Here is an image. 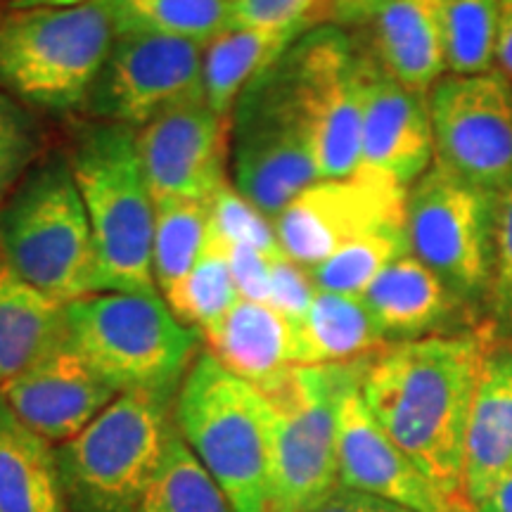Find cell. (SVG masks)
I'll return each mask as SVG.
<instances>
[{"label":"cell","instance_id":"obj_13","mask_svg":"<svg viewBox=\"0 0 512 512\" xmlns=\"http://www.w3.org/2000/svg\"><path fill=\"white\" fill-rule=\"evenodd\" d=\"M434 162L477 188L512 183V86L498 72L448 74L432 86Z\"/></svg>","mask_w":512,"mask_h":512},{"label":"cell","instance_id":"obj_30","mask_svg":"<svg viewBox=\"0 0 512 512\" xmlns=\"http://www.w3.org/2000/svg\"><path fill=\"white\" fill-rule=\"evenodd\" d=\"M406 254H411L406 226H389L349 242L323 264L309 268V275L320 292L361 297L384 268Z\"/></svg>","mask_w":512,"mask_h":512},{"label":"cell","instance_id":"obj_21","mask_svg":"<svg viewBox=\"0 0 512 512\" xmlns=\"http://www.w3.org/2000/svg\"><path fill=\"white\" fill-rule=\"evenodd\" d=\"M446 0H384L377 5L356 46L389 76L415 93H430L444 79Z\"/></svg>","mask_w":512,"mask_h":512},{"label":"cell","instance_id":"obj_15","mask_svg":"<svg viewBox=\"0 0 512 512\" xmlns=\"http://www.w3.org/2000/svg\"><path fill=\"white\" fill-rule=\"evenodd\" d=\"M136 145L155 204L209 202L228 183V121L204 98L157 114L138 128Z\"/></svg>","mask_w":512,"mask_h":512},{"label":"cell","instance_id":"obj_29","mask_svg":"<svg viewBox=\"0 0 512 512\" xmlns=\"http://www.w3.org/2000/svg\"><path fill=\"white\" fill-rule=\"evenodd\" d=\"M176 425V422H174ZM136 512H235L233 505L190 451L178 430L166 444L150 489Z\"/></svg>","mask_w":512,"mask_h":512},{"label":"cell","instance_id":"obj_9","mask_svg":"<svg viewBox=\"0 0 512 512\" xmlns=\"http://www.w3.org/2000/svg\"><path fill=\"white\" fill-rule=\"evenodd\" d=\"M228 164L233 188L268 219L309 185L323 181L306 131L278 62L242 91L228 124Z\"/></svg>","mask_w":512,"mask_h":512},{"label":"cell","instance_id":"obj_31","mask_svg":"<svg viewBox=\"0 0 512 512\" xmlns=\"http://www.w3.org/2000/svg\"><path fill=\"white\" fill-rule=\"evenodd\" d=\"M169 309L188 328L202 335L204 330L226 316L240 302V292L230 273L228 252L219 242L207 240V247L192 271L176 290L164 297Z\"/></svg>","mask_w":512,"mask_h":512},{"label":"cell","instance_id":"obj_43","mask_svg":"<svg viewBox=\"0 0 512 512\" xmlns=\"http://www.w3.org/2000/svg\"><path fill=\"white\" fill-rule=\"evenodd\" d=\"M81 3L88 0H5V8H67Z\"/></svg>","mask_w":512,"mask_h":512},{"label":"cell","instance_id":"obj_34","mask_svg":"<svg viewBox=\"0 0 512 512\" xmlns=\"http://www.w3.org/2000/svg\"><path fill=\"white\" fill-rule=\"evenodd\" d=\"M43 155V133L34 114L0 91V202Z\"/></svg>","mask_w":512,"mask_h":512},{"label":"cell","instance_id":"obj_42","mask_svg":"<svg viewBox=\"0 0 512 512\" xmlns=\"http://www.w3.org/2000/svg\"><path fill=\"white\" fill-rule=\"evenodd\" d=\"M472 512H512V470Z\"/></svg>","mask_w":512,"mask_h":512},{"label":"cell","instance_id":"obj_16","mask_svg":"<svg viewBox=\"0 0 512 512\" xmlns=\"http://www.w3.org/2000/svg\"><path fill=\"white\" fill-rule=\"evenodd\" d=\"M358 48V46H356ZM361 79V164L358 171L413 185L432 166L430 93H415L358 48Z\"/></svg>","mask_w":512,"mask_h":512},{"label":"cell","instance_id":"obj_40","mask_svg":"<svg viewBox=\"0 0 512 512\" xmlns=\"http://www.w3.org/2000/svg\"><path fill=\"white\" fill-rule=\"evenodd\" d=\"M496 72L512 86V0H498Z\"/></svg>","mask_w":512,"mask_h":512},{"label":"cell","instance_id":"obj_17","mask_svg":"<svg viewBox=\"0 0 512 512\" xmlns=\"http://www.w3.org/2000/svg\"><path fill=\"white\" fill-rule=\"evenodd\" d=\"M363 368L347 382L337 403L339 484L387 498L415 512H453L430 477L384 434L368 411L361 396Z\"/></svg>","mask_w":512,"mask_h":512},{"label":"cell","instance_id":"obj_24","mask_svg":"<svg viewBox=\"0 0 512 512\" xmlns=\"http://www.w3.org/2000/svg\"><path fill=\"white\" fill-rule=\"evenodd\" d=\"M0 512H69L50 441L0 394Z\"/></svg>","mask_w":512,"mask_h":512},{"label":"cell","instance_id":"obj_20","mask_svg":"<svg viewBox=\"0 0 512 512\" xmlns=\"http://www.w3.org/2000/svg\"><path fill=\"white\" fill-rule=\"evenodd\" d=\"M512 470V339H494L479 366L465 432L463 508L472 512Z\"/></svg>","mask_w":512,"mask_h":512},{"label":"cell","instance_id":"obj_18","mask_svg":"<svg viewBox=\"0 0 512 512\" xmlns=\"http://www.w3.org/2000/svg\"><path fill=\"white\" fill-rule=\"evenodd\" d=\"M0 394L19 418L50 444L74 439L119 396L69 342L5 384Z\"/></svg>","mask_w":512,"mask_h":512},{"label":"cell","instance_id":"obj_23","mask_svg":"<svg viewBox=\"0 0 512 512\" xmlns=\"http://www.w3.org/2000/svg\"><path fill=\"white\" fill-rule=\"evenodd\" d=\"M67 342V304L0 261V389Z\"/></svg>","mask_w":512,"mask_h":512},{"label":"cell","instance_id":"obj_4","mask_svg":"<svg viewBox=\"0 0 512 512\" xmlns=\"http://www.w3.org/2000/svg\"><path fill=\"white\" fill-rule=\"evenodd\" d=\"M0 261L64 304L98 292L91 223L67 152H46L0 202Z\"/></svg>","mask_w":512,"mask_h":512},{"label":"cell","instance_id":"obj_6","mask_svg":"<svg viewBox=\"0 0 512 512\" xmlns=\"http://www.w3.org/2000/svg\"><path fill=\"white\" fill-rule=\"evenodd\" d=\"M169 392H124L55 448L69 512H136L174 434Z\"/></svg>","mask_w":512,"mask_h":512},{"label":"cell","instance_id":"obj_27","mask_svg":"<svg viewBox=\"0 0 512 512\" xmlns=\"http://www.w3.org/2000/svg\"><path fill=\"white\" fill-rule=\"evenodd\" d=\"M117 34H157L207 43L226 29L230 0H107Z\"/></svg>","mask_w":512,"mask_h":512},{"label":"cell","instance_id":"obj_35","mask_svg":"<svg viewBox=\"0 0 512 512\" xmlns=\"http://www.w3.org/2000/svg\"><path fill=\"white\" fill-rule=\"evenodd\" d=\"M330 22V0H230L226 27L306 31Z\"/></svg>","mask_w":512,"mask_h":512},{"label":"cell","instance_id":"obj_41","mask_svg":"<svg viewBox=\"0 0 512 512\" xmlns=\"http://www.w3.org/2000/svg\"><path fill=\"white\" fill-rule=\"evenodd\" d=\"M384 0H330V22L339 24H351L358 27L366 19L373 15L377 5H382Z\"/></svg>","mask_w":512,"mask_h":512},{"label":"cell","instance_id":"obj_39","mask_svg":"<svg viewBox=\"0 0 512 512\" xmlns=\"http://www.w3.org/2000/svg\"><path fill=\"white\" fill-rule=\"evenodd\" d=\"M313 512H415L411 508H403L399 503L387 501V498L363 494V491L347 489L339 484L332 494L325 498Z\"/></svg>","mask_w":512,"mask_h":512},{"label":"cell","instance_id":"obj_7","mask_svg":"<svg viewBox=\"0 0 512 512\" xmlns=\"http://www.w3.org/2000/svg\"><path fill=\"white\" fill-rule=\"evenodd\" d=\"M69 347L124 392L181 387L202 335L176 318L159 294L98 292L67 304Z\"/></svg>","mask_w":512,"mask_h":512},{"label":"cell","instance_id":"obj_25","mask_svg":"<svg viewBox=\"0 0 512 512\" xmlns=\"http://www.w3.org/2000/svg\"><path fill=\"white\" fill-rule=\"evenodd\" d=\"M297 366H342L373 356L389 344L361 297L320 292L294 323Z\"/></svg>","mask_w":512,"mask_h":512},{"label":"cell","instance_id":"obj_32","mask_svg":"<svg viewBox=\"0 0 512 512\" xmlns=\"http://www.w3.org/2000/svg\"><path fill=\"white\" fill-rule=\"evenodd\" d=\"M498 0H446L444 57L453 76L496 72Z\"/></svg>","mask_w":512,"mask_h":512},{"label":"cell","instance_id":"obj_33","mask_svg":"<svg viewBox=\"0 0 512 512\" xmlns=\"http://www.w3.org/2000/svg\"><path fill=\"white\" fill-rule=\"evenodd\" d=\"M209 238L219 242L223 249L249 245L271 259L283 256L273 219H268L264 211L254 207L230 183H223L209 200Z\"/></svg>","mask_w":512,"mask_h":512},{"label":"cell","instance_id":"obj_36","mask_svg":"<svg viewBox=\"0 0 512 512\" xmlns=\"http://www.w3.org/2000/svg\"><path fill=\"white\" fill-rule=\"evenodd\" d=\"M486 311L496 335L512 330V183L496 195L494 252H491Z\"/></svg>","mask_w":512,"mask_h":512},{"label":"cell","instance_id":"obj_5","mask_svg":"<svg viewBox=\"0 0 512 512\" xmlns=\"http://www.w3.org/2000/svg\"><path fill=\"white\" fill-rule=\"evenodd\" d=\"M117 29L107 0L67 8H5L0 91L50 114L83 112Z\"/></svg>","mask_w":512,"mask_h":512},{"label":"cell","instance_id":"obj_19","mask_svg":"<svg viewBox=\"0 0 512 512\" xmlns=\"http://www.w3.org/2000/svg\"><path fill=\"white\" fill-rule=\"evenodd\" d=\"M370 316L387 342L458 335L460 325H477V311L448 290L444 280L432 273L413 254L389 264L361 294Z\"/></svg>","mask_w":512,"mask_h":512},{"label":"cell","instance_id":"obj_2","mask_svg":"<svg viewBox=\"0 0 512 512\" xmlns=\"http://www.w3.org/2000/svg\"><path fill=\"white\" fill-rule=\"evenodd\" d=\"M67 157L91 223L98 292L159 294L152 271L155 200L140 166L136 128L83 119Z\"/></svg>","mask_w":512,"mask_h":512},{"label":"cell","instance_id":"obj_12","mask_svg":"<svg viewBox=\"0 0 512 512\" xmlns=\"http://www.w3.org/2000/svg\"><path fill=\"white\" fill-rule=\"evenodd\" d=\"M202 60L204 46L188 38L117 34L81 114L138 131L157 114L204 98Z\"/></svg>","mask_w":512,"mask_h":512},{"label":"cell","instance_id":"obj_38","mask_svg":"<svg viewBox=\"0 0 512 512\" xmlns=\"http://www.w3.org/2000/svg\"><path fill=\"white\" fill-rule=\"evenodd\" d=\"M226 252H228L230 273H233L240 299L268 304V297H271V266H273L271 256L249 245H233L228 247Z\"/></svg>","mask_w":512,"mask_h":512},{"label":"cell","instance_id":"obj_37","mask_svg":"<svg viewBox=\"0 0 512 512\" xmlns=\"http://www.w3.org/2000/svg\"><path fill=\"white\" fill-rule=\"evenodd\" d=\"M316 297V285H313L309 268L299 266L290 256H278L271 266V297L268 304L280 311L290 323H299L304 313Z\"/></svg>","mask_w":512,"mask_h":512},{"label":"cell","instance_id":"obj_11","mask_svg":"<svg viewBox=\"0 0 512 512\" xmlns=\"http://www.w3.org/2000/svg\"><path fill=\"white\" fill-rule=\"evenodd\" d=\"M278 69L311 136L320 176L356 174L361 164V79L354 38L337 24H320L285 50Z\"/></svg>","mask_w":512,"mask_h":512},{"label":"cell","instance_id":"obj_28","mask_svg":"<svg viewBox=\"0 0 512 512\" xmlns=\"http://www.w3.org/2000/svg\"><path fill=\"white\" fill-rule=\"evenodd\" d=\"M209 240V202L174 200L155 204L152 271L162 297L195 268Z\"/></svg>","mask_w":512,"mask_h":512},{"label":"cell","instance_id":"obj_1","mask_svg":"<svg viewBox=\"0 0 512 512\" xmlns=\"http://www.w3.org/2000/svg\"><path fill=\"white\" fill-rule=\"evenodd\" d=\"M498 335L491 323L458 335L389 342L366 361L361 396L377 425L463 508L465 432L482 358Z\"/></svg>","mask_w":512,"mask_h":512},{"label":"cell","instance_id":"obj_3","mask_svg":"<svg viewBox=\"0 0 512 512\" xmlns=\"http://www.w3.org/2000/svg\"><path fill=\"white\" fill-rule=\"evenodd\" d=\"M185 444L235 512H268L273 482V411L254 384L200 351L174 403Z\"/></svg>","mask_w":512,"mask_h":512},{"label":"cell","instance_id":"obj_26","mask_svg":"<svg viewBox=\"0 0 512 512\" xmlns=\"http://www.w3.org/2000/svg\"><path fill=\"white\" fill-rule=\"evenodd\" d=\"M299 31L226 27L204 46V100L230 124L235 102L261 72H266L297 41Z\"/></svg>","mask_w":512,"mask_h":512},{"label":"cell","instance_id":"obj_10","mask_svg":"<svg viewBox=\"0 0 512 512\" xmlns=\"http://www.w3.org/2000/svg\"><path fill=\"white\" fill-rule=\"evenodd\" d=\"M496 195L434 162L406 197L411 254L470 309L486 306L494 252Z\"/></svg>","mask_w":512,"mask_h":512},{"label":"cell","instance_id":"obj_8","mask_svg":"<svg viewBox=\"0 0 512 512\" xmlns=\"http://www.w3.org/2000/svg\"><path fill=\"white\" fill-rule=\"evenodd\" d=\"M363 363L294 366L259 389L273 411L268 512H313L339 486L337 403Z\"/></svg>","mask_w":512,"mask_h":512},{"label":"cell","instance_id":"obj_22","mask_svg":"<svg viewBox=\"0 0 512 512\" xmlns=\"http://www.w3.org/2000/svg\"><path fill=\"white\" fill-rule=\"evenodd\" d=\"M207 351L233 375L264 389L297 366L294 325L271 304H238L202 332Z\"/></svg>","mask_w":512,"mask_h":512},{"label":"cell","instance_id":"obj_14","mask_svg":"<svg viewBox=\"0 0 512 512\" xmlns=\"http://www.w3.org/2000/svg\"><path fill=\"white\" fill-rule=\"evenodd\" d=\"M408 188L370 171L323 178L297 195L273 219L280 249L313 268L363 235L406 226Z\"/></svg>","mask_w":512,"mask_h":512}]
</instances>
